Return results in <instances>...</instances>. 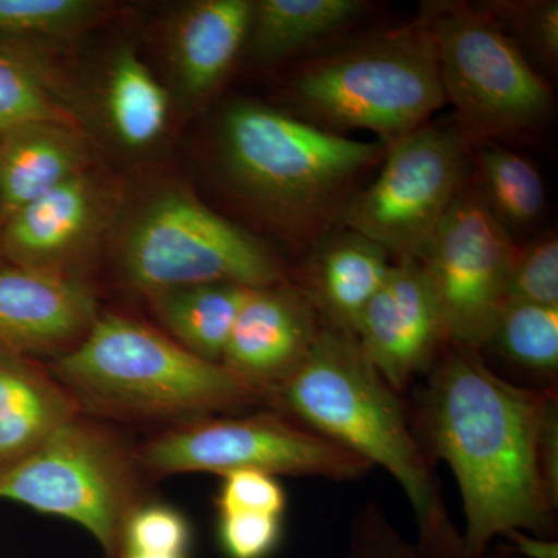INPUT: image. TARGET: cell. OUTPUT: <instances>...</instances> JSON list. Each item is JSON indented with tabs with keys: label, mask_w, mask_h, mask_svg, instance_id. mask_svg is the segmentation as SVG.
Masks as SVG:
<instances>
[{
	"label": "cell",
	"mask_w": 558,
	"mask_h": 558,
	"mask_svg": "<svg viewBox=\"0 0 558 558\" xmlns=\"http://www.w3.org/2000/svg\"><path fill=\"white\" fill-rule=\"evenodd\" d=\"M0 255H2V250H0Z\"/></svg>",
	"instance_id": "e575fe53"
},
{
	"label": "cell",
	"mask_w": 558,
	"mask_h": 558,
	"mask_svg": "<svg viewBox=\"0 0 558 558\" xmlns=\"http://www.w3.org/2000/svg\"><path fill=\"white\" fill-rule=\"evenodd\" d=\"M472 142L458 126L424 124L388 146L379 174L355 194L343 227L396 260H421L468 185Z\"/></svg>",
	"instance_id": "9c48e42d"
},
{
	"label": "cell",
	"mask_w": 558,
	"mask_h": 558,
	"mask_svg": "<svg viewBox=\"0 0 558 558\" xmlns=\"http://www.w3.org/2000/svg\"><path fill=\"white\" fill-rule=\"evenodd\" d=\"M97 10L87 0H0V43L68 35Z\"/></svg>",
	"instance_id": "4316f807"
},
{
	"label": "cell",
	"mask_w": 558,
	"mask_h": 558,
	"mask_svg": "<svg viewBox=\"0 0 558 558\" xmlns=\"http://www.w3.org/2000/svg\"><path fill=\"white\" fill-rule=\"evenodd\" d=\"M421 11L435 40L444 94L472 145L523 137L548 121L553 90L478 3L427 2Z\"/></svg>",
	"instance_id": "8992f818"
},
{
	"label": "cell",
	"mask_w": 558,
	"mask_h": 558,
	"mask_svg": "<svg viewBox=\"0 0 558 558\" xmlns=\"http://www.w3.org/2000/svg\"><path fill=\"white\" fill-rule=\"evenodd\" d=\"M369 9L365 0H259L245 46L263 64L290 60L349 31Z\"/></svg>",
	"instance_id": "ffe728a7"
},
{
	"label": "cell",
	"mask_w": 558,
	"mask_h": 558,
	"mask_svg": "<svg viewBox=\"0 0 558 558\" xmlns=\"http://www.w3.org/2000/svg\"><path fill=\"white\" fill-rule=\"evenodd\" d=\"M218 506L220 513H267L282 517L284 488L274 475L259 470H236L223 476Z\"/></svg>",
	"instance_id": "4dcf8cb0"
},
{
	"label": "cell",
	"mask_w": 558,
	"mask_h": 558,
	"mask_svg": "<svg viewBox=\"0 0 558 558\" xmlns=\"http://www.w3.org/2000/svg\"><path fill=\"white\" fill-rule=\"evenodd\" d=\"M293 116L343 135L365 130L392 145L427 124L447 98L427 17L363 36L307 60L289 80Z\"/></svg>",
	"instance_id": "277c9868"
},
{
	"label": "cell",
	"mask_w": 558,
	"mask_h": 558,
	"mask_svg": "<svg viewBox=\"0 0 558 558\" xmlns=\"http://www.w3.org/2000/svg\"><path fill=\"white\" fill-rule=\"evenodd\" d=\"M269 402L379 465L398 481L427 558H464L462 532L451 520L433 461L422 447L400 395L366 357L357 337L323 325L299 369Z\"/></svg>",
	"instance_id": "7a4b0ae2"
},
{
	"label": "cell",
	"mask_w": 558,
	"mask_h": 558,
	"mask_svg": "<svg viewBox=\"0 0 558 558\" xmlns=\"http://www.w3.org/2000/svg\"><path fill=\"white\" fill-rule=\"evenodd\" d=\"M137 498L126 451L100 427L76 417L0 470V499L80 524L109 558L121 557L124 526Z\"/></svg>",
	"instance_id": "ba28073f"
},
{
	"label": "cell",
	"mask_w": 558,
	"mask_h": 558,
	"mask_svg": "<svg viewBox=\"0 0 558 558\" xmlns=\"http://www.w3.org/2000/svg\"><path fill=\"white\" fill-rule=\"evenodd\" d=\"M97 319L90 290L61 274L0 270V348L53 351L83 340Z\"/></svg>",
	"instance_id": "5bb4252c"
},
{
	"label": "cell",
	"mask_w": 558,
	"mask_h": 558,
	"mask_svg": "<svg viewBox=\"0 0 558 558\" xmlns=\"http://www.w3.org/2000/svg\"><path fill=\"white\" fill-rule=\"evenodd\" d=\"M387 150L258 101L231 102L220 121V163L230 185L311 248L343 227L362 180Z\"/></svg>",
	"instance_id": "3957f363"
},
{
	"label": "cell",
	"mask_w": 558,
	"mask_h": 558,
	"mask_svg": "<svg viewBox=\"0 0 558 558\" xmlns=\"http://www.w3.org/2000/svg\"><path fill=\"white\" fill-rule=\"evenodd\" d=\"M110 128L128 148H145L167 126L168 94L135 51L123 49L112 61L106 83Z\"/></svg>",
	"instance_id": "7402d4cb"
},
{
	"label": "cell",
	"mask_w": 558,
	"mask_h": 558,
	"mask_svg": "<svg viewBox=\"0 0 558 558\" xmlns=\"http://www.w3.org/2000/svg\"><path fill=\"white\" fill-rule=\"evenodd\" d=\"M355 337L374 368L399 395L428 373L449 340L417 260L391 264L363 311Z\"/></svg>",
	"instance_id": "7c38bea8"
},
{
	"label": "cell",
	"mask_w": 558,
	"mask_h": 558,
	"mask_svg": "<svg viewBox=\"0 0 558 558\" xmlns=\"http://www.w3.org/2000/svg\"><path fill=\"white\" fill-rule=\"evenodd\" d=\"M475 159L476 186L498 222L508 231L534 227L546 207L545 185L537 168L519 154L490 143H484Z\"/></svg>",
	"instance_id": "603a6c76"
},
{
	"label": "cell",
	"mask_w": 558,
	"mask_h": 558,
	"mask_svg": "<svg viewBox=\"0 0 558 558\" xmlns=\"http://www.w3.org/2000/svg\"><path fill=\"white\" fill-rule=\"evenodd\" d=\"M83 143L73 126L27 123L0 135V220L80 174Z\"/></svg>",
	"instance_id": "ac0fdd59"
},
{
	"label": "cell",
	"mask_w": 558,
	"mask_h": 558,
	"mask_svg": "<svg viewBox=\"0 0 558 558\" xmlns=\"http://www.w3.org/2000/svg\"><path fill=\"white\" fill-rule=\"evenodd\" d=\"M135 288L153 293L202 284L269 288L288 281L281 260L248 231L186 193L156 197L121 247Z\"/></svg>",
	"instance_id": "52a82bcc"
},
{
	"label": "cell",
	"mask_w": 558,
	"mask_h": 558,
	"mask_svg": "<svg viewBox=\"0 0 558 558\" xmlns=\"http://www.w3.org/2000/svg\"><path fill=\"white\" fill-rule=\"evenodd\" d=\"M281 537V517L220 513V545L230 558H267Z\"/></svg>",
	"instance_id": "1f68e13d"
},
{
	"label": "cell",
	"mask_w": 558,
	"mask_h": 558,
	"mask_svg": "<svg viewBox=\"0 0 558 558\" xmlns=\"http://www.w3.org/2000/svg\"><path fill=\"white\" fill-rule=\"evenodd\" d=\"M417 395V438L447 462L464 509V558L510 532L553 539L558 508V399L499 377L480 349L447 343Z\"/></svg>",
	"instance_id": "6da1fadb"
},
{
	"label": "cell",
	"mask_w": 558,
	"mask_h": 558,
	"mask_svg": "<svg viewBox=\"0 0 558 558\" xmlns=\"http://www.w3.org/2000/svg\"><path fill=\"white\" fill-rule=\"evenodd\" d=\"M120 558H185V556H159V554L124 553Z\"/></svg>",
	"instance_id": "836d02e7"
},
{
	"label": "cell",
	"mask_w": 558,
	"mask_h": 558,
	"mask_svg": "<svg viewBox=\"0 0 558 558\" xmlns=\"http://www.w3.org/2000/svg\"><path fill=\"white\" fill-rule=\"evenodd\" d=\"M506 539L526 558H558L556 539L538 538L524 532H510Z\"/></svg>",
	"instance_id": "d6a6232c"
},
{
	"label": "cell",
	"mask_w": 558,
	"mask_h": 558,
	"mask_svg": "<svg viewBox=\"0 0 558 558\" xmlns=\"http://www.w3.org/2000/svg\"><path fill=\"white\" fill-rule=\"evenodd\" d=\"M250 290L240 284L190 286L153 293V304L179 344L220 363Z\"/></svg>",
	"instance_id": "44dd1931"
},
{
	"label": "cell",
	"mask_w": 558,
	"mask_h": 558,
	"mask_svg": "<svg viewBox=\"0 0 558 558\" xmlns=\"http://www.w3.org/2000/svg\"><path fill=\"white\" fill-rule=\"evenodd\" d=\"M76 417V402L17 352L0 348V470Z\"/></svg>",
	"instance_id": "d6986e66"
},
{
	"label": "cell",
	"mask_w": 558,
	"mask_h": 558,
	"mask_svg": "<svg viewBox=\"0 0 558 558\" xmlns=\"http://www.w3.org/2000/svg\"><path fill=\"white\" fill-rule=\"evenodd\" d=\"M515 248V241L492 215L478 186L468 182L418 260L449 343L487 347L508 306Z\"/></svg>",
	"instance_id": "8fae6325"
},
{
	"label": "cell",
	"mask_w": 558,
	"mask_h": 558,
	"mask_svg": "<svg viewBox=\"0 0 558 558\" xmlns=\"http://www.w3.org/2000/svg\"><path fill=\"white\" fill-rule=\"evenodd\" d=\"M323 325L299 286L286 281L252 289L220 363L269 402L271 392L310 355Z\"/></svg>",
	"instance_id": "4fadbf2b"
},
{
	"label": "cell",
	"mask_w": 558,
	"mask_h": 558,
	"mask_svg": "<svg viewBox=\"0 0 558 558\" xmlns=\"http://www.w3.org/2000/svg\"><path fill=\"white\" fill-rule=\"evenodd\" d=\"M332 558H427L395 526L379 502L366 501L352 517L348 542ZM481 558H526L510 542H497Z\"/></svg>",
	"instance_id": "484cf974"
},
{
	"label": "cell",
	"mask_w": 558,
	"mask_h": 558,
	"mask_svg": "<svg viewBox=\"0 0 558 558\" xmlns=\"http://www.w3.org/2000/svg\"><path fill=\"white\" fill-rule=\"evenodd\" d=\"M39 121L72 126L70 113L53 95L46 72L27 54L0 43V135Z\"/></svg>",
	"instance_id": "cb8c5ba5"
},
{
	"label": "cell",
	"mask_w": 558,
	"mask_h": 558,
	"mask_svg": "<svg viewBox=\"0 0 558 558\" xmlns=\"http://www.w3.org/2000/svg\"><path fill=\"white\" fill-rule=\"evenodd\" d=\"M250 0H201L180 14L171 54L180 87L191 100L208 97L247 44Z\"/></svg>",
	"instance_id": "e0dca14e"
},
{
	"label": "cell",
	"mask_w": 558,
	"mask_h": 558,
	"mask_svg": "<svg viewBox=\"0 0 558 558\" xmlns=\"http://www.w3.org/2000/svg\"><path fill=\"white\" fill-rule=\"evenodd\" d=\"M558 306V240L549 231L527 244H517L508 281V304Z\"/></svg>",
	"instance_id": "f1b7e54d"
},
{
	"label": "cell",
	"mask_w": 558,
	"mask_h": 558,
	"mask_svg": "<svg viewBox=\"0 0 558 558\" xmlns=\"http://www.w3.org/2000/svg\"><path fill=\"white\" fill-rule=\"evenodd\" d=\"M487 347L513 365L539 374L558 368V306L510 303L499 315Z\"/></svg>",
	"instance_id": "d4e9b609"
},
{
	"label": "cell",
	"mask_w": 558,
	"mask_h": 558,
	"mask_svg": "<svg viewBox=\"0 0 558 558\" xmlns=\"http://www.w3.org/2000/svg\"><path fill=\"white\" fill-rule=\"evenodd\" d=\"M140 461L154 473L229 475L259 470L270 475L355 481L373 470L366 459L307 427L284 411L207 418L150 440Z\"/></svg>",
	"instance_id": "30bf717a"
},
{
	"label": "cell",
	"mask_w": 558,
	"mask_h": 558,
	"mask_svg": "<svg viewBox=\"0 0 558 558\" xmlns=\"http://www.w3.org/2000/svg\"><path fill=\"white\" fill-rule=\"evenodd\" d=\"M391 269L376 242L347 227L330 231L311 248L299 288L323 323L355 336L363 311Z\"/></svg>",
	"instance_id": "2e32d148"
},
{
	"label": "cell",
	"mask_w": 558,
	"mask_h": 558,
	"mask_svg": "<svg viewBox=\"0 0 558 558\" xmlns=\"http://www.w3.org/2000/svg\"><path fill=\"white\" fill-rule=\"evenodd\" d=\"M190 545L189 521L168 506L137 508L128 519L123 532L124 553L185 556Z\"/></svg>",
	"instance_id": "f546056e"
},
{
	"label": "cell",
	"mask_w": 558,
	"mask_h": 558,
	"mask_svg": "<svg viewBox=\"0 0 558 558\" xmlns=\"http://www.w3.org/2000/svg\"><path fill=\"white\" fill-rule=\"evenodd\" d=\"M98 219L97 190L80 172L11 215L0 230V250L21 269L61 274L62 264L90 240Z\"/></svg>",
	"instance_id": "9a60e30c"
},
{
	"label": "cell",
	"mask_w": 558,
	"mask_h": 558,
	"mask_svg": "<svg viewBox=\"0 0 558 558\" xmlns=\"http://www.w3.org/2000/svg\"><path fill=\"white\" fill-rule=\"evenodd\" d=\"M54 371L81 399L112 413L197 416L266 400L222 363L120 315L95 319Z\"/></svg>",
	"instance_id": "5b68a950"
},
{
	"label": "cell",
	"mask_w": 558,
	"mask_h": 558,
	"mask_svg": "<svg viewBox=\"0 0 558 558\" xmlns=\"http://www.w3.org/2000/svg\"><path fill=\"white\" fill-rule=\"evenodd\" d=\"M517 47H527L529 53L548 68L558 61V2L556 0H498L478 3Z\"/></svg>",
	"instance_id": "83f0119b"
}]
</instances>
